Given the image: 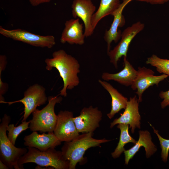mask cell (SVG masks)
<instances>
[{"label":"cell","mask_w":169,"mask_h":169,"mask_svg":"<svg viewBox=\"0 0 169 169\" xmlns=\"http://www.w3.org/2000/svg\"><path fill=\"white\" fill-rule=\"evenodd\" d=\"M146 63L155 67L159 73L169 76V59L161 58L153 54L147 58Z\"/></svg>","instance_id":"22"},{"label":"cell","mask_w":169,"mask_h":169,"mask_svg":"<svg viewBox=\"0 0 169 169\" xmlns=\"http://www.w3.org/2000/svg\"><path fill=\"white\" fill-rule=\"evenodd\" d=\"M100 84L109 93L111 98V110L107 115L110 119L113 118L115 115L121 110L126 108L128 99L124 97L110 84L105 81L98 80Z\"/></svg>","instance_id":"19"},{"label":"cell","mask_w":169,"mask_h":169,"mask_svg":"<svg viewBox=\"0 0 169 169\" xmlns=\"http://www.w3.org/2000/svg\"><path fill=\"white\" fill-rule=\"evenodd\" d=\"M139 103L136 95L131 97L124 111L119 117L111 123L110 128L117 124L128 125L132 133H134L136 128L140 129L141 117L139 110Z\"/></svg>","instance_id":"13"},{"label":"cell","mask_w":169,"mask_h":169,"mask_svg":"<svg viewBox=\"0 0 169 169\" xmlns=\"http://www.w3.org/2000/svg\"><path fill=\"white\" fill-rule=\"evenodd\" d=\"M93 133H82L71 141L65 142L61 151L65 158L69 161V169H75L78 163L82 164L85 163L86 161L84 156L88 149L99 146L101 144L110 141L105 138H94Z\"/></svg>","instance_id":"2"},{"label":"cell","mask_w":169,"mask_h":169,"mask_svg":"<svg viewBox=\"0 0 169 169\" xmlns=\"http://www.w3.org/2000/svg\"><path fill=\"white\" fill-rule=\"evenodd\" d=\"M0 34L13 40L36 47L50 49L56 44L55 38L53 35L42 36L20 28L8 29L0 26Z\"/></svg>","instance_id":"6"},{"label":"cell","mask_w":169,"mask_h":169,"mask_svg":"<svg viewBox=\"0 0 169 169\" xmlns=\"http://www.w3.org/2000/svg\"><path fill=\"white\" fill-rule=\"evenodd\" d=\"M23 140L24 145L28 147L36 148L41 151H45L51 148H55L60 145L61 141L57 137L54 132L38 134L33 131L30 135L26 136Z\"/></svg>","instance_id":"15"},{"label":"cell","mask_w":169,"mask_h":169,"mask_svg":"<svg viewBox=\"0 0 169 169\" xmlns=\"http://www.w3.org/2000/svg\"><path fill=\"white\" fill-rule=\"evenodd\" d=\"M27 152L19 158L18 165L23 169V165L34 163L41 166H51L55 169H68L69 161L64 156L62 151L51 148L41 151L36 148L28 147Z\"/></svg>","instance_id":"3"},{"label":"cell","mask_w":169,"mask_h":169,"mask_svg":"<svg viewBox=\"0 0 169 169\" xmlns=\"http://www.w3.org/2000/svg\"><path fill=\"white\" fill-rule=\"evenodd\" d=\"M154 72L145 67H139L137 70L136 77L131 86L133 90H136V93L138 95L139 102H141L143 93L150 86L155 84L158 86L159 83L169 76L163 74L160 75H154Z\"/></svg>","instance_id":"11"},{"label":"cell","mask_w":169,"mask_h":169,"mask_svg":"<svg viewBox=\"0 0 169 169\" xmlns=\"http://www.w3.org/2000/svg\"><path fill=\"white\" fill-rule=\"evenodd\" d=\"M62 97L59 95L48 97L47 105L40 110L36 109L32 113L29 128L32 131L43 133L53 132L57 120V115L54 112L56 104L61 102Z\"/></svg>","instance_id":"4"},{"label":"cell","mask_w":169,"mask_h":169,"mask_svg":"<svg viewBox=\"0 0 169 169\" xmlns=\"http://www.w3.org/2000/svg\"><path fill=\"white\" fill-rule=\"evenodd\" d=\"M47 70L50 71L53 68L58 71L63 82V86L59 95L66 97L67 90H71L79 84L78 75L80 73V64L74 57L68 54L63 49L54 52L52 58L45 60Z\"/></svg>","instance_id":"1"},{"label":"cell","mask_w":169,"mask_h":169,"mask_svg":"<svg viewBox=\"0 0 169 169\" xmlns=\"http://www.w3.org/2000/svg\"><path fill=\"white\" fill-rule=\"evenodd\" d=\"M64 25L60 38L61 43L79 45L84 44L85 37L83 31V24L80 23L79 18L67 20Z\"/></svg>","instance_id":"16"},{"label":"cell","mask_w":169,"mask_h":169,"mask_svg":"<svg viewBox=\"0 0 169 169\" xmlns=\"http://www.w3.org/2000/svg\"><path fill=\"white\" fill-rule=\"evenodd\" d=\"M159 96L161 98L163 99L161 103V108L164 109L167 106L169 107V90L167 91H161Z\"/></svg>","instance_id":"25"},{"label":"cell","mask_w":169,"mask_h":169,"mask_svg":"<svg viewBox=\"0 0 169 169\" xmlns=\"http://www.w3.org/2000/svg\"></svg>","instance_id":"29"},{"label":"cell","mask_w":169,"mask_h":169,"mask_svg":"<svg viewBox=\"0 0 169 169\" xmlns=\"http://www.w3.org/2000/svg\"><path fill=\"white\" fill-rule=\"evenodd\" d=\"M33 6L36 7L44 3H49L52 0H28Z\"/></svg>","instance_id":"27"},{"label":"cell","mask_w":169,"mask_h":169,"mask_svg":"<svg viewBox=\"0 0 169 169\" xmlns=\"http://www.w3.org/2000/svg\"><path fill=\"white\" fill-rule=\"evenodd\" d=\"M102 117V112L98 108L91 105L83 108L80 115L73 119L78 132L84 133H93L100 126Z\"/></svg>","instance_id":"9"},{"label":"cell","mask_w":169,"mask_h":169,"mask_svg":"<svg viewBox=\"0 0 169 169\" xmlns=\"http://www.w3.org/2000/svg\"><path fill=\"white\" fill-rule=\"evenodd\" d=\"M153 129L154 132L156 135L159 139L160 147L161 149V157L162 161L166 163L167 160L169 151V139H164L159 134L158 130H156L150 124Z\"/></svg>","instance_id":"24"},{"label":"cell","mask_w":169,"mask_h":169,"mask_svg":"<svg viewBox=\"0 0 169 169\" xmlns=\"http://www.w3.org/2000/svg\"><path fill=\"white\" fill-rule=\"evenodd\" d=\"M71 8L73 17L75 18H79L83 22L85 37L91 36L94 31L91 25L92 18L96 9L92 0H74Z\"/></svg>","instance_id":"12"},{"label":"cell","mask_w":169,"mask_h":169,"mask_svg":"<svg viewBox=\"0 0 169 169\" xmlns=\"http://www.w3.org/2000/svg\"><path fill=\"white\" fill-rule=\"evenodd\" d=\"M120 4V0H100L99 8L92 18L93 29L94 30L98 23L103 18L109 15H112Z\"/></svg>","instance_id":"20"},{"label":"cell","mask_w":169,"mask_h":169,"mask_svg":"<svg viewBox=\"0 0 169 169\" xmlns=\"http://www.w3.org/2000/svg\"><path fill=\"white\" fill-rule=\"evenodd\" d=\"M133 0H123L118 9L112 15L114 17L113 21L110 28L105 32L104 37L107 43V53L110 50L111 43L113 41L116 43L120 39L121 32L118 29L123 27L125 22L122 12L126 6Z\"/></svg>","instance_id":"14"},{"label":"cell","mask_w":169,"mask_h":169,"mask_svg":"<svg viewBox=\"0 0 169 169\" xmlns=\"http://www.w3.org/2000/svg\"><path fill=\"white\" fill-rule=\"evenodd\" d=\"M139 133V139L135 145L129 150H125L123 152L125 164H128L130 160L133 158L141 147L143 146L145 148L147 158H150L157 150L156 146L151 141V136L148 131L140 130Z\"/></svg>","instance_id":"17"},{"label":"cell","mask_w":169,"mask_h":169,"mask_svg":"<svg viewBox=\"0 0 169 169\" xmlns=\"http://www.w3.org/2000/svg\"><path fill=\"white\" fill-rule=\"evenodd\" d=\"M22 122L21 124L17 127H15L13 124H11L8 125L7 127V130L8 131V136L10 141L14 145L20 134L29 128V125L30 120L28 121L25 120Z\"/></svg>","instance_id":"23"},{"label":"cell","mask_w":169,"mask_h":169,"mask_svg":"<svg viewBox=\"0 0 169 169\" xmlns=\"http://www.w3.org/2000/svg\"><path fill=\"white\" fill-rule=\"evenodd\" d=\"M48 101L45 88L36 84L29 86L24 92L23 97L19 100L12 102L3 101L9 105L14 103L20 102L24 106V114L22 122L26 120L30 115L38 106L45 104Z\"/></svg>","instance_id":"7"},{"label":"cell","mask_w":169,"mask_h":169,"mask_svg":"<svg viewBox=\"0 0 169 169\" xmlns=\"http://www.w3.org/2000/svg\"><path fill=\"white\" fill-rule=\"evenodd\" d=\"M10 120V116L5 114L0 124V160L9 169H21L18 160L28 151L26 148L16 147L9 139L6 131Z\"/></svg>","instance_id":"5"},{"label":"cell","mask_w":169,"mask_h":169,"mask_svg":"<svg viewBox=\"0 0 169 169\" xmlns=\"http://www.w3.org/2000/svg\"><path fill=\"white\" fill-rule=\"evenodd\" d=\"M0 169H8V167L1 161L0 160Z\"/></svg>","instance_id":"28"},{"label":"cell","mask_w":169,"mask_h":169,"mask_svg":"<svg viewBox=\"0 0 169 169\" xmlns=\"http://www.w3.org/2000/svg\"><path fill=\"white\" fill-rule=\"evenodd\" d=\"M73 118V114L71 111L61 110L59 112L53 132L60 141H71L79 135Z\"/></svg>","instance_id":"10"},{"label":"cell","mask_w":169,"mask_h":169,"mask_svg":"<svg viewBox=\"0 0 169 169\" xmlns=\"http://www.w3.org/2000/svg\"><path fill=\"white\" fill-rule=\"evenodd\" d=\"M146 2L151 4H162L169 1V0H136Z\"/></svg>","instance_id":"26"},{"label":"cell","mask_w":169,"mask_h":169,"mask_svg":"<svg viewBox=\"0 0 169 169\" xmlns=\"http://www.w3.org/2000/svg\"><path fill=\"white\" fill-rule=\"evenodd\" d=\"M123 58L124 68L116 73L103 72L101 75L103 80L106 81L113 80L126 87L131 86L136 77L137 70L129 62L126 57Z\"/></svg>","instance_id":"18"},{"label":"cell","mask_w":169,"mask_h":169,"mask_svg":"<svg viewBox=\"0 0 169 169\" xmlns=\"http://www.w3.org/2000/svg\"><path fill=\"white\" fill-rule=\"evenodd\" d=\"M145 27L144 23L140 21L133 23L126 28L121 33L120 40L111 50L107 53L110 62L118 69V62L122 57H126L129 47L132 40Z\"/></svg>","instance_id":"8"},{"label":"cell","mask_w":169,"mask_h":169,"mask_svg":"<svg viewBox=\"0 0 169 169\" xmlns=\"http://www.w3.org/2000/svg\"><path fill=\"white\" fill-rule=\"evenodd\" d=\"M129 125L124 124H119L117 127L120 131L119 141L117 146L114 152L111 154L113 158L119 157L122 152L125 150V146L129 143L135 144L137 141L133 138L129 132Z\"/></svg>","instance_id":"21"}]
</instances>
